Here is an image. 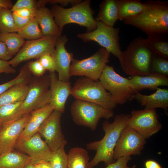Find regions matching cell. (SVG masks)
<instances>
[{"label":"cell","instance_id":"1","mask_svg":"<svg viewBox=\"0 0 168 168\" xmlns=\"http://www.w3.org/2000/svg\"><path fill=\"white\" fill-rule=\"evenodd\" d=\"M130 116V114H121L116 115L112 123L107 120L103 122L102 128L105 135L103 138L86 145L87 149L96 152L94 157L89 162V168L94 167L101 162H103L106 166L115 162L114 150L121 132L127 125L128 120Z\"/></svg>","mask_w":168,"mask_h":168},{"label":"cell","instance_id":"2","mask_svg":"<svg viewBox=\"0 0 168 168\" xmlns=\"http://www.w3.org/2000/svg\"><path fill=\"white\" fill-rule=\"evenodd\" d=\"M140 13L124 21L126 25L140 30L147 36L168 33V2L149 0Z\"/></svg>","mask_w":168,"mask_h":168},{"label":"cell","instance_id":"3","mask_svg":"<svg viewBox=\"0 0 168 168\" xmlns=\"http://www.w3.org/2000/svg\"><path fill=\"white\" fill-rule=\"evenodd\" d=\"M155 54L146 39L139 36L122 51L119 61L123 71L130 77L146 76L151 74V63Z\"/></svg>","mask_w":168,"mask_h":168},{"label":"cell","instance_id":"4","mask_svg":"<svg viewBox=\"0 0 168 168\" xmlns=\"http://www.w3.org/2000/svg\"><path fill=\"white\" fill-rule=\"evenodd\" d=\"M91 1H81L69 8L54 4L50 9L55 21L61 33L63 27L68 24L74 23L85 26L87 32L95 30L97 21L93 17L94 12L90 7Z\"/></svg>","mask_w":168,"mask_h":168},{"label":"cell","instance_id":"5","mask_svg":"<svg viewBox=\"0 0 168 168\" xmlns=\"http://www.w3.org/2000/svg\"><path fill=\"white\" fill-rule=\"evenodd\" d=\"M71 95L75 99L92 103L108 109L113 110L117 105L99 80L86 77H82L76 81Z\"/></svg>","mask_w":168,"mask_h":168},{"label":"cell","instance_id":"6","mask_svg":"<svg viewBox=\"0 0 168 168\" xmlns=\"http://www.w3.org/2000/svg\"><path fill=\"white\" fill-rule=\"evenodd\" d=\"M28 85L27 94L18 109L14 120L49 104L50 94L49 75L33 77Z\"/></svg>","mask_w":168,"mask_h":168},{"label":"cell","instance_id":"7","mask_svg":"<svg viewBox=\"0 0 168 168\" xmlns=\"http://www.w3.org/2000/svg\"><path fill=\"white\" fill-rule=\"evenodd\" d=\"M73 122L77 125L83 126L94 131L101 118L108 120L113 117V110L105 108L97 104L75 99L70 108Z\"/></svg>","mask_w":168,"mask_h":168},{"label":"cell","instance_id":"8","mask_svg":"<svg viewBox=\"0 0 168 168\" xmlns=\"http://www.w3.org/2000/svg\"><path fill=\"white\" fill-rule=\"evenodd\" d=\"M110 54L102 47L88 58L81 60L73 58L70 68V77L80 76L98 81L106 63L109 61Z\"/></svg>","mask_w":168,"mask_h":168},{"label":"cell","instance_id":"9","mask_svg":"<svg viewBox=\"0 0 168 168\" xmlns=\"http://www.w3.org/2000/svg\"><path fill=\"white\" fill-rule=\"evenodd\" d=\"M119 28L108 26L97 21V27L90 32L77 34V37L84 42L93 41L98 43L118 58L121 57L122 51L119 43Z\"/></svg>","mask_w":168,"mask_h":168},{"label":"cell","instance_id":"10","mask_svg":"<svg viewBox=\"0 0 168 168\" xmlns=\"http://www.w3.org/2000/svg\"><path fill=\"white\" fill-rule=\"evenodd\" d=\"M99 81L105 89L109 91L116 105L123 104L130 100L133 93L129 79L116 73L113 66L105 65Z\"/></svg>","mask_w":168,"mask_h":168},{"label":"cell","instance_id":"11","mask_svg":"<svg viewBox=\"0 0 168 168\" xmlns=\"http://www.w3.org/2000/svg\"><path fill=\"white\" fill-rule=\"evenodd\" d=\"M57 37L45 36L25 42L14 58L9 61L10 64L12 67H16L23 62L32 59H38L45 54L51 55L55 49Z\"/></svg>","mask_w":168,"mask_h":168},{"label":"cell","instance_id":"12","mask_svg":"<svg viewBox=\"0 0 168 168\" xmlns=\"http://www.w3.org/2000/svg\"><path fill=\"white\" fill-rule=\"evenodd\" d=\"M127 125L132 128L146 139L149 138L162 128L158 120L159 115L155 109L135 110L131 111Z\"/></svg>","mask_w":168,"mask_h":168},{"label":"cell","instance_id":"13","mask_svg":"<svg viewBox=\"0 0 168 168\" xmlns=\"http://www.w3.org/2000/svg\"><path fill=\"white\" fill-rule=\"evenodd\" d=\"M146 142L139 133L126 125L121 131L114 148V160L131 155H140Z\"/></svg>","mask_w":168,"mask_h":168},{"label":"cell","instance_id":"14","mask_svg":"<svg viewBox=\"0 0 168 168\" xmlns=\"http://www.w3.org/2000/svg\"><path fill=\"white\" fill-rule=\"evenodd\" d=\"M15 149L27 154L30 158L31 163L34 165L49 161L52 154L47 143L42 139L38 132L30 137L18 140Z\"/></svg>","mask_w":168,"mask_h":168},{"label":"cell","instance_id":"15","mask_svg":"<svg viewBox=\"0 0 168 168\" xmlns=\"http://www.w3.org/2000/svg\"><path fill=\"white\" fill-rule=\"evenodd\" d=\"M62 114L54 110L44 121L38 132L45 139L52 152L57 150L63 143L67 142L62 129Z\"/></svg>","mask_w":168,"mask_h":168},{"label":"cell","instance_id":"16","mask_svg":"<svg viewBox=\"0 0 168 168\" xmlns=\"http://www.w3.org/2000/svg\"><path fill=\"white\" fill-rule=\"evenodd\" d=\"M30 116V113L17 119L2 124L0 129L1 155L14 150Z\"/></svg>","mask_w":168,"mask_h":168},{"label":"cell","instance_id":"17","mask_svg":"<svg viewBox=\"0 0 168 168\" xmlns=\"http://www.w3.org/2000/svg\"><path fill=\"white\" fill-rule=\"evenodd\" d=\"M68 40L65 35L57 37L55 49L51 54L55 62V71L58 73V79L66 82H69L70 68L73 58V54L68 52L65 47Z\"/></svg>","mask_w":168,"mask_h":168},{"label":"cell","instance_id":"18","mask_svg":"<svg viewBox=\"0 0 168 168\" xmlns=\"http://www.w3.org/2000/svg\"><path fill=\"white\" fill-rule=\"evenodd\" d=\"M49 91L50 99L49 104L54 110L64 113L65 104L71 95L72 87L69 82L59 80L55 72H50Z\"/></svg>","mask_w":168,"mask_h":168},{"label":"cell","instance_id":"19","mask_svg":"<svg viewBox=\"0 0 168 168\" xmlns=\"http://www.w3.org/2000/svg\"><path fill=\"white\" fill-rule=\"evenodd\" d=\"M129 80L133 94L144 89L155 90L160 86H168V77L156 73L132 76Z\"/></svg>","mask_w":168,"mask_h":168},{"label":"cell","instance_id":"20","mask_svg":"<svg viewBox=\"0 0 168 168\" xmlns=\"http://www.w3.org/2000/svg\"><path fill=\"white\" fill-rule=\"evenodd\" d=\"M133 99L145 106V109L160 108L167 110L168 108V89L158 87L154 93L149 95L137 92L132 96L130 101Z\"/></svg>","mask_w":168,"mask_h":168},{"label":"cell","instance_id":"21","mask_svg":"<svg viewBox=\"0 0 168 168\" xmlns=\"http://www.w3.org/2000/svg\"><path fill=\"white\" fill-rule=\"evenodd\" d=\"M54 110L49 104L31 112L30 118L18 140L29 138L37 133L42 124Z\"/></svg>","mask_w":168,"mask_h":168},{"label":"cell","instance_id":"22","mask_svg":"<svg viewBox=\"0 0 168 168\" xmlns=\"http://www.w3.org/2000/svg\"><path fill=\"white\" fill-rule=\"evenodd\" d=\"M35 17L41 28L43 36L57 37L61 35L50 9L45 6L40 7L36 10Z\"/></svg>","mask_w":168,"mask_h":168},{"label":"cell","instance_id":"23","mask_svg":"<svg viewBox=\"0 0 168 168\" xmlns=\"http://www.w3.org/2000/svg\"><path fill=\"white\" fill-rule=\"evenodd\" d=\"M100 9L95 19L109 26L113 27L119 19L118 10L116 0H105L99 5Z\"/></svg>","mask_w":168,"mask_h":168},{"label":"cell","instance_id":"24","mask_svg":"<svg viewBox=\"0 0 168 168\" xmlns=\"http://www.w3.org/2000/svg\"><path fill=\"white\" fill-rule=\"evenodd\" d=\"M30 163L28 155L18 151L14 150L0 156V168H25Z\"/></svg>","mask_w":168,"mask_h":168},{"label":"cell","instance_id":"25","mask_svg":"<svg viewBox=\"0 0 168 168\" xmlns=\"http://www.w3.org/2000/svg\"><path fill=\"white\" fill-rule=\"evenodd\" d=\"M118 10L119 20L124 21L135 15L145 9L146 4L139 0H116Z\"/></svg>","mask_w":168,"mask_h":168},{"label":"cell","instance_id":"26","mask_svg":"<svg viewBox=\"0 0 168 168\" xmlns=\"http://www.w3.org/2000/svg\"><path fill=\"white\" fill-rule=\"evenodd\" d=\"M28 90V85H17L10 87L0 95V108L5 105L24 101Z\"/></svg>","mask_w":168,"mask_h":168},{"label":"cell","instance_id":"27","mask_svg":"<svg viewBox=\"0 0 168 168\" xmlns=\"http://www.w3.org/2000/svg\"><path fill=\"white\" fill-rule=\"evenodd\" d=\"M68 155V168H89V156L85 149L78 147H73Z\"/></svg>","mask_w":168,"mask_h":168},{"label":"cell","instance_id":"28","mask_svg":"<svg viewBox=\"0 0 168 168\" xmlns=\"http://www.w3.org/2000/svg\"><path fill=\"white\" fill-rule=\"evenodd\" d=\"M146 39L155 54L168 59V42L165 35L155 34L148 36Z\"/></svg>","mask_w":168,"mask_h":168},{"label":"cell","instance_id":"29","mask_svg":"<svg viewBox=\"0 0 168 168\" xmlns=\"http://www.w3.org/2000/svg\"><path fill=\"white\" fill-rule=\"evenodd\" d=\"M0 40L5 43L12 56L17 53L25 42L23 38L15 33H0Z\"/></svg>","mask_w":168,"mask_h":168},{"label":"cell","instance_id":"30","mask_svg":"<svg viewBox=\"0 0 168 168\" xmlns=\"http://www.w3.org/2000/svg\"><path fill=\"white\" fill-rule=\"evenodd\" d=\"M33 77L26 65L21 68L17 76L12 80L0 84V95L12 86L17 85H28Z\"/></svg>","mask_w":168,"mask_h":168},{"label":"cell","instance_id":"31","mask_svg":"<svg viewBox=\"0 0 168 168\" xmlns=\"http://www.w3.org/2000/svg\"><path fill=\"white\" fill-rule=\"evenodd\" d=\"M17 33L24 39L36 40L43 37L38 22L34 17L25 26L19 30Z\"/></svg>","mask_w":168,"mask_h":168},{"label":"cell","instance_id":"32","mask_svg":"<svg viewBox=\"0 0 168 168\" xmlns=\"http://www.w3.org/2000/svg\"><path fill=\"white\" fill-rule=\"evenodd\" d=\"M17 32L13 12L11 10L0 7V33Z\"/></svg>","mask_w":168,"mask_h":168},{"label":"cell","instance_id":"33","mask_svg":"<svg viewBox=\"0 0 168 168\" xmlns=\"http://www.w3.org/2000/svg\"><path fill=\"white\" fill-rule=\"evenodd\" d=\"M65 143L56 151L52 152L50 162L52 168H68V155L65 150Z\"/></svg>","mask_w":168,"mask_h":168},{"label":"cell","instance_id":"34","mask_svg":"<svg viewBox=\"0 0 168 168\" xmlns=\"http://www.w3.org/2000/svg\"><path fill=\"white\" fill-rule=\"evenodd\" d=\"M23 101L7 104L0 108V120L2 124L14 120L15 115Z\"/></svg>","mask_w":168,"mask_h":168},{"label":"cell","instance_id":"35","mask_svg":"<svg viewBox=\"0 0 168 168\" xmlns=\"http://www.w3.org/2000/svg\"><path fill=\"white\" fill-rule=\"evenodd\" d=\"M168 59L155 54L151 63V73H156L168 77Z\"/></svg>","mask_w":168,"mask_h":168},{"label":"cell","instance_id":"36","mask_svg":"<svg viewBox=\"0 0 168 168\" xmlns=\"http://www.w3.org/2000/svg\"><path fill=\"white\" fill-rule=\"evenodd\" d=\"M37 3V1L34 0H18L11 10L13 12L21 9L27 8L36 11L38 9Z\"/></svg>","mask_w":168,"mask_h":168},{"label":"cell","instance_id":"37","mask_svg":"<svg viewBox=\"0 0 168 168\" xmlns=\"http://www.w3.org/2000/svg\"><path fill=\"white\" fill-rule=\"evenodd\" d=\"M26 65L30 72L34 77H39L43 76L46 70L38 59L30 62Z\"/></svg>","mask_w":168,"mask_h":168},{"label":"cell","instance_id":"38","mask_svg":"<svg viewBox=\"0 0 168 168\" xmlns=\"http://www.w3.org/2000/svg\"><path fill=\"white\" fill-rule=\"evenodd\" d=\"M38 59L44 69L49 72H55V66L54 59L50 54H44Z\"/></svg>","mask_w":168,"mask_h":168},{"label":"cell","instance_id":"39","mask_svg":"<svg viewBox=\"0 0 168 168\" xmlns=\"http://www.w3.org/2000/svg\"><path fill=\"white\" fill-rule=\"evenodd\" d=\"M132 160L130 156H123L118 159L116 161L108 165L104 168H125L128 162Z\"/></svg>","mask_w":168,"mask_h":168},{"label":"cell","instance_id":"40","mask_svg":"<svg viewBox=\"0 0 168 168\" xmlns=\"http://www.w3.org/2000/svg\"><path fill=\"white\" fill-rule=\"evenodd\" d=\"M13 13L15 26L17 32L19 30L25 26L33 18H24L18 16Z\"/></svg>","mask_w":168,"mask_h":168},{"label":"cell","instance_id":"41","mask_svg":"<svg viewBox=\"0 0 168 168\" xmlns=\"http://www.w3.org/2000/svg\"><path fill=\"white\" fill-rule=\"evenodd\" d=\"M16 72V70L10 65L9 61L0 59V73L11 74Z\"/></svg>","mask_w":168,"mask_h":168},{"label":"cell","instance_id":"42","mask_svg":"<svg viewBox=\"0 0 168 168\" xmlns=\"http://www.w3.org/2000/svg\"><path fill=\"white\" fill-rule=\"evenodd\" d=\"M36 11L29 9L22 8L12 12L18 16L28 18L34 17Z\"/></svg>","mask_w":168,"mask_h":168},{"label":"cell","instance_id":"43","mask_svg":"<svg viewBox=\"0 0 168 168\" xmlns=\"http://www.w3.org/2000/svg\"><path fill=\"white\" fill-rule=\"evenodd\" d=\"M48 3L53 5L60 4L62 6L65 7L67 6L70 3L69 0H40L37 2V4L38 7L44 6Z\"/></svg>","mask_w":168,"mask_h":168},{"label":"cell","instance_id":"44","mask_svg":"<svg viewBox=\"0 0 168 168\" xmlns=\"http://www.w3.org/2000/svg\"><path fill=\"white\" fill-rule=\"evenodd\" d=\"M12 57L6 44L0 40V59L8 61Z\"/></svg>","mask_w":168,"mask_h":168},{"label":"cell","instance_id":"45","mask_svg":"<svg viewBox=\"0 0 168 168\" xmlns=\"http://www.w3.org/2000/svg\"><path fill=\"white\" fill-rule=\"evenodd\" d=\"M145 168H162V166L155 160L149 159L144 162Z\"/></svg>","mask_w":168,"mask_h":168},{"label":"cell","instance_id":"46","mask_svg":"<svg viewBox=\"0 0 168 168\" xmlns=\"http://www.w3.org/2000/svg\"><path fill=\"white\" fill-rule=\"evenodd\" d=\"M13 5L11 1L8 0H0V7L11 10Z\"/></svg>","mask_w":168,"mask_h":168},{"label":"cell","instance_id":"47","mask_svg":"<svg viewBox=\"0 0 168 168\" xmlns=\"http://www.w3.org/2000/svg\"><path fill=\"white\" fill-rule=\"evenodd\" d=\"M41 168H52L49 162H44L40 164Z\"/></svg>","mask_w":168,"mask_h":168},{"label":"cell","instance_id":"48","mask_svg":"<svg viewBox=\"0 0 168 168\" xmlns=\"http://www.w3.org/2000/svg\"><path fill=\"white\" fill-rule=\"evenodd\" d=\"M25 168H35L34 165L30 163L26 165Z\"/></svg>","mask_w":168,"mask_h":168},{"label":"cell","instance_id":"49","mask_svg":"<svg viewBox=\"0 0 168 168\" xmlns=\"http://www.w3.org/2000/svg\"><path fill=\"white\" fill-rule=\"evenodd\" d=\"M35 168H41L40 164L34 165Z\"/></svg>","mask_w":168,"mask_h":168},{"label":"cell","instance_id":"50","mask_svg":"<svg viewBox=\"0 0 168 168\" xmlns=\"http://www.w3.org/2000/svg\"><path fill=\"white\" fill-rule=\"evenodd\" d=\"M136 166L135 165H134L133 166L131 167H128L127 166L125 168H136Z\"/></svg>","mask_w":168,"mask_h":168},{"label":"cell","instance_id":"51","mask_svg":"<svg viewBox=\"0 0 168 168\" xmlns=\"http://www.w3.org/2000/svg\"><path fill=\"white\" fill-rule=\"evenodd\" d=\"M2 122L1 121V120H0V126H1L2 125Z\"/></svg>","mask_w":168,"mask_h":168},{"label":"cell","instance_id":"52","mask_svg":"<svg viewBox=\"0 0 168 168\" xmlns=\"http://www.w3.org/2000/svg\"><path fill=\"white\" fill-rule=\"evenodd\" d=\"M1 126H0V128H1Z\"/></svg>","mask_w":168,"mask_h":168},{"label":"cell","instance_id":"53","mask_svg":"<svg viewBox=\"0 0 168 168\" xmlns=\"http://www.w3.org/2000/svg\"><path fill=\"white\" fill-rule=\"evenodd\" d=\"M1 155L0 154V156H1Z\"/></svg>","mask_w":168,"mask_h":168},{"label":"cell","instance_id":"54","mask_svg":"<svg viewBox=\"0 0 168 168\" xmlns=\"http://www.w3.org/2000/svg\"></svg>","mask_w":168,"mask_h":168}]
</instances>
